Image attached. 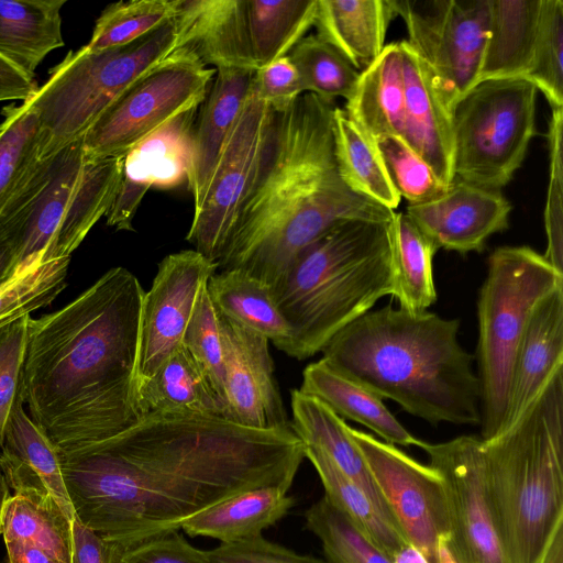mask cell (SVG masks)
<instances>
[{
	"instance_id": "cell-1",
	"label": "cell",
	"mask_w": 563,
	"mask_h": 563,
	"mask_svg": "<svg viewBox=\"0 0 563 563\" xmlns=\"http://www.w3.org/2000/svg\"><path fill=\"white\" fill-rule=\"evenodd\" d=\"M305 450L291 422L263 430L220 417L148 413L109 439L58 453L75 516L125 549L179 531L241 492L289 490Z\"/></svg>"
},
{
	"instance_id": "cell-2",
	"label": "cell",
	"mask_w": 563,
	"mask_h": 563,
	"mask_svg": "<svg viewBox=\"0 0 563 563\" xmlns=\"http://www.w3.org/2000/svg\"><path fill=\"white\" fill-rule=\"evenodd\" d=\"M143 296L137 277L118 266L63 308L30 317L24 402L59 453L109 439L141 417L135 374Z\"/></svg>"
},
{
	"instance_id": "cell-3",
	"label": "cell",
	"mask_w": 563,
	"mask_h": 563,
	"mask_svg": "<svg viewBox=\"0 0 563 563\" xmlns=\"http://www.w3.org/2000/svg\"><path fill=\"white\" fill-rule=\"evenodd\" d=\"M333 103L305 92L275 112L267 147L218 261L274 289L297 256L347 220L391 221L396 211L354 192L334 156Z\"/></svg>"
},
{
	"instance_id": "cell-4",
	"label": "cell",
	"mask_w": 563,
	"mask_h": 563,
	"mask_svg": "<svg viewBox=\"0 0 563 563\" xmlns=\"http://www.w3.org/2000/svg\"><path fill=\"white\" fill-rule=\"evenodd\" d=\"M459 330V319L389 305L343 328L322 358L429 423L479 424V380Z\"/></svg>"
},
{
	"instance_id": "cell-5",
	"label": "cell",
	"mask_w": 563,
	"mask_h": 563,
	"mask_svg": "<svg viewBox=\"0 0 563 563\" xmlns=\"http://www.w3.org/2000/svg\"><path fill=\"white\" fill-rule=\"evenodd\" d=\"M481 441L486 492L507 563H542L563 531V371L516 423Z\"/></svg>"
},
{
	"instance_id": "cell-6",
	"label": "cell",
	"mask_w": 563,
	"mask_h": 563,
	"mask_svg": "<svg viewBox=\"0 0 563 563\" xmlns=\"http://www.w3.org/2000/svg\"><path fill=\"white\" fill-rule=\"evenodd\" d=\"M391 222L344 221L297 256L274 289L291 330L288 356L302 361L321 352L343 328L393 295Z\"/></svg>"
},
{
	"instance_id": "cell-7",
	"label": "cell",
	"mask_w": 563,
	"mask_h": 563,
	"mask_svg": "<svg viewBox=\"0 0 563 563\" xmlns=\"http://www.w3.org/2000/svg\"><path fill=\"white\" fill-rule=\"evenodd\" d=\"M123 161L87 158L80 137L37 162L21 188V210L9 231L20 268L71 256L110 210Z\"/></svg>"
},
{
	"instance_id": "cell-8",
	"label": "cell",
	"mask_w": 563,
	"mask_h": 563,
	"mask_svg": "<svg viewBox=\"0 0 563 563\" xmlns=\"http://www.w3.org/2000/svg\"><path fill=\"white\" fill-rule=\"evenodd\" d=\"M344 110L374 143L395 137L443 184L454 180L452 107L435 74L407 41L385 45L360 74Z\"/></svg>"
},
{
	"instance_id": "cell-9",
	"label": "cell",
	"mask_w": 563,
	"mask_h": 563,
	"mask_svg": "<svg viewBox=\"0 0 563 563\" xmlns=\"http://www.w3.org/2000/svg\"><path fill=\"white\" fill-rule=\"evenodd\" d=\"M179 48L175 16L141 38L118 47L68 52L27 101L41 124L38 161L82 137L134 82Z\"/></svg>"
},
{
	"instance_id": "cell-10",
	"label": "cell",
	"mask_w": 563,
	"mask_h": 563,
	"mask_svg": "<svg viewBox=\"0 0 563 563\" xmlns=\"http://www.w3.org/2000/svg\"><path fill=\"white\" fill-rule=\"evenodd\" d=\"M561 286L563 274L529 246H501L489 255L477 299L482 440L504 423L515 354L533 308Z\"/></svg>"
},
{
	"instance_id": "cell-11",
	"label": "cell",
	"mask_w": 563,
	"mask_h": 563,
	"mask_svg": "<svg viewBox=\"0 0 563 563\" xmlns=\"http://www.w3.org/2000/svg\"><path fill=\"white\" fill-rule=\"evenodd\" d=\"M537 88L525 78L478 81L452 108L454 179L499 190L536 135Z\"/></svg>"
},
{
	"instance_id": "cell-12",
	"label": "cell",
	"mask_w": 563,
	"mask_h": 563,
	"mask_svg": "<svg viewBox=\"0 0 563 563\" xmlns=\"http://www.w3.org/2000/svg\"><path fill=\"white\" fill-rule=\"evenodd\" d=\"M216 70L180 47L129 87L82 136L89 159L123 157L207 97Z\"/></svg>"
},
{
	"instance_id": "cell-13",
	"label": "cell",
	"mask_w": 563,
	"mask_h": 563,
	"mask_svg": "<svg viewBox=\"0 0 563 563\" xmlns=\"http://www.w3.org/2000/svg\"><path fill=\"white\" fill-rule=\"evenodd\" d=\"M406 24L407 42L454 103L478 81L489 0H387Z\"/></svg>"
},
{
	"instance_id": "cell-14",
	"label": "cell",
	"mask_w": 563,
	"mask_h": 563,
	"mask_svg": "<svg viewBox=\"0 0 563 563\" xmlns=\"http://www.w3.org/2000/svg\"><path fill=\"white\" fill-rule=\"evenodd\" d=\"M275 112L253 91L220 156L210 187L194 213L186 240L218 264L261 167Z\"/></svg>"
},
{
	"instance_id": "cell-15",
	"label": "cell",
	"mask_w": 563,
	"mask_h": 563,
	"mask_svg": "<svg viewBox=\"0 0 563 563\" xmlns=\"http://www.w3.org/2000/svg\"><path fill=\"white\" fill-rule=\"evenodd\" d=\"M384 498L388 511L408 543L430 563H438V543L450 537V517L439 473L396 445L350 427Z\"/></svg>"
},
{
	"instance_id": "cell-16",
	"label": "cell",
	"mask_w": 563,
	"mask_h": 563,
	"mask_svg": "<svg viewBox=\"0 0 563 563\" xmlns=\"http://www.w3.org/2000/svg\"><path fill=\"white\" fill-rule=\"evenodd\" d=\"M429 465L442 478L450 517L449 548L461 563H507L488 500L481 438L424 442Z\"/></svg>"
},
{
	"instance_id": "cell-17",
	"label": "cell",
	"mask_w": 563,
	"mask_h": 563,
	"mask_svg": "<svg viewBox=\"0 0 563 563\" xmlns=\"http://www.w3.org/2000/svg\"><path fill=\"white\" fill-rule=\"evenodd\" d=\"M218 264L196 250L165 256L144 291L135 386L181 345L185 330Z\"/></svg>"
},
{
	"instance_id": "cell-18",
	"label": "cell",
	"mask_w": 563,
	"mask_h": 563,
	"mask_svg": "<svg viewBox=\"0 0 563 563\" xmlns=\"http://www.w3.org/2000/svg\"><path fill=\"white\" fill-rule=\"evenodd\" d=\"M220 324L225 419L263 430L289 426L274 374L269 341L221 314Z\"/></svg>"
},
{
	"instance_id": "cell-19",
	"label": "cell",
	"mask_w": 563,
	"mask_h": 563,
	"mask_svg": "<svg viewBox=\"0 0 563 563\" xmlns=\"http://www.w3.org/2000/svg\"><path fill=\"white\" fill-rule=\"evenodd\" d=\"M510 202L499 190L454 179L444 194L408 205L406 213L437 249L482 252L488 238L508 229Z\"/></svg>"
},
{
	"instance_id": "cell-20",
	"label": "cell",
	"mask_w": 563,
	"mask_h": 563,
	"mask_svg": "<svg viewBox=\"0 0 563 563\" xmlns=\"http://www.w3.org/2000/svg\"><path fill=\"white\" fill-rule=\"evenodd\" d=\"M195 111L170 121L124 156L121 183L106 216L109 227L132 231V220L151 187L172 188L186 179Z\"/></svg>"
},
{
	"instance_id": "cell-21",
	"label": "cell",
	"mask_w": 563,
	"mask_h": 563,
	"mask_svg": "<svg viewBox=\"0 0 563 563\" xmlns=\"http://www.w3.org/2000/svg\"><path fill=\"white\" fill-rule=\"evenodd\" d=\"M562 367L563 286L544 296L530 314L515 354L507 410L499 432L520 419Z\"/></svg>"
},
{
	"instance_id": "cell-22",
	"label": "cell",
	"mask_w": 563,
	"mask_h": 563,
	"mask_svg": "<svg viewBox=\"0 0 563 563\" xmlns=\"http://www.w3.org/2000/svg\"><path fill=\"white\" fill-rule=\"evenodd\" d=\"M179 48L191 49L210 68L256 71L245 0H175Z\"/></svg>"
},
{
	"instance_id": "cell-23",
	"label": "cell",
	"mask_w": 563,
	"mask_h": 563,
	"mask_svg": "<svg viewBox=\"0 0 563 563\" xmlns=\"http://www.w3.org/2000/svg\"><path fill=\"white\" fill-rule=\"evenodd\" d=\"M254 74L238 68L216 69L214 81L192 133L187 165L194 213L203 203L224 145L251 93Z\"/></svg>"
},
{
	"instance_id": "cell-24",
	"label": "cell",
	"mask_w": 563,
	"mask_h": 563,
	"mask_svg": "<svg viewBox=\"0 0 563 563\" xmlns=\"http://www.w3.org/2000/svg\"><path fill=\"white\" fill-rule=\"evenodd\" d=\"M0 449V470L14 494L52 498L73 520L59 453L23 406L13 411Z\"/></svg>"
},
{
	"instance_id": "cell-25",
	"label": "cell",
	"mask_w": 563,
	"mask_h": 563,
	"mask_svg": "<svg viewBox=\"0 0 563 563\" xmlns=\"http://www.w3.org/2000/svg\"><path fill=\"white\" fill-rule=\"evenodd\" d=\"M3 563H71V519L48 497L14 494L2 531Z\"/></svg>"
},
{
	"instance_id": "cell-26",
	"label": "cell",
	"mask_w": 563,
	"mask_h": 563,
	"mask_svg": "<svg viewBox=\"0 0 563 563\" xmlns=\"http://www.w3.org/2000/svg\"><path fill=\"white\" fill-rule=\"evenodd\" d=\"M298 389L321 400L342 419L365 426L387 443L420 449L424 443L397 420L380 396L345 376L323 358L306 366Z\"/></svg>"
},
{
	"instance_id": "cell-27",
	"label": "cell",
	"mask_w": 563,
	"mask_h": 563,
	"mask_svg": "<svg viewBox=\"0 0 563 563\" xmlns=\"http://www.w3.org/2000/svg\"><path fill=\"white\" fill-rule=\"evenodd\" d=\"M394 18L387 0H318L313 25L319 38L362 73L384 49Z\"/></svg>"
},
{
	"instance_id": "cell-28",
	"label": "cell",
	"mask_w": 563,
	"mask_h": 563,
	"mask_svg": "<svg viewBox=\"0 0 563 563\" xmlns=\"http://www.w3.org/2000/svg\"><path fill=\"white\" fill-rule=\"evenodd\" d=\"M290 406L291 427L301 441L320 449L395 523L345 420L321 400L299 389L291 390Z\"/></svg>"
},
{
	"instance_id": "cell-29",
	"label": "cell",
	"mask_w": 563,
	"mask_h": 563,
	"mask_svg": "<svg viewBox=\"0 0 563 563\" xmlns=\"http://www.w3.org/2000/svg\"><path fill=\"white\" fill-rule=\"evenodd\" d=\"M140 416L178 413L225 419V405L202 369L180 345L148 378L135 386Z\"/></svg>"
},
{
	"instance_id": "cell-30",
	"label": "cell",
	"mask_w": 563,
	"mask_h": 563,
	"mask_svg": "<svg viewBox=\"0 0 563 563\" xmlns=\"http://www.w3.org/2000/svg\"><path fill=\"white\" fill-rule=\"evenodd\" d=\"M541 4L542 0H489L478 81L526 78L538 37Z\"/></svg>"
},
{
	"instance_id": "cell-31",
	"label": "cell",
	"mask_w": 563,
	"mask_h": 563,
	"mask_svg": "<svg viewBox=\"0 0 563 563\" xmlns=\"http://www.w3.org/2000/svg\"><path fill=\"white\" fill-rule=\"evenodd\" d=\"M288 490L274 485L241 492L203 511L181 526L190 537H207L233 543L262 536L284 518L295 500Z\"/></svg>"
},
{
	"instance_id": "cell-32",
	"label": "cell",
	"mask_w": 563,
	"mask_h": 563,
	"mask_svg": "<svg viewBox=\"0 0 563 563\" xmlns=\"http://www.w3.org/2000/svg\"><path fill=\"white\" fill-rule=\"evenodd\" d=\"M66 0H0V56L33 78L42 60L64 46Z\"/></svg>"
},
{
	"instance_id": "cell-33",
	"label": "cell",
	"mask_w": 563,
	"mask_h": 563,
	"mask_svg": "<svg viewBox=\"0 0 563 563\" xmlns=\"http://www.w3.org/2000/svg\"><path fill=\"white\" fill-rule=\"evenodd\" d=\"M207 288L221 316L265 336L287 354L291 330L269 285L241 269H222L210 277Z\"/></svg>"
},
{
	"instance_id": "cell-34",
	"label": "cell",
	"mask_w": 563,
	"mask_h": 563,
	"mask_svg": "<svg viewBox=\"0 0 563 563\" xmlns=\"http://www.w3.org/2000/svg\"><path fill=\"white\" fill-rule=\"evenodd\" d=\"M334 156L343 181L356 194L393 211L400 202L376 144L350 118L334 107Z\"/></svg>"
},
{
	"instance_id": "cell-35",
	"label": "cell",
	"mask_w": 563,
	"mask_h": 563,
	"mask_svg": "<svg viewBox=\"0 0 563 563\" xmlns=\"http://www.w3.org/2000/svg\"><path fill=\"white\" fill-rule=\"evenodd\" d=\"M394 292L399 308L427 311L437 300L433 278L434 243L406 212H395L391 222Z\"/></svg>"
},
{
	"instance_id": "cell-36",
	"label": "cell",
	"mask_w": 563,
	"mask_h": 563,
	"mask_svg": "<svg viewBox=\"0 0 563 563\" xmlns=\"http://www.w3.org/2000/svg\"><path fill=\"white\" fill-rule=\"evenodd\" d=\"M318 0H245L249 40L257 70L289 54L313 25Z\"/></svg>"
},
{
	"instance_id": "cell-37",
	"label": "cell",
	"mask_w": 563,
	"mask_h": 563,
	"mask_svg": "<svg viewBox=\"0 0 563 563\" xmlns=\"http://www.w3.org/2000/svg\"><path fill=\"white\" fill-rule=\"evenodd\" d=\"M305 445L306 459L317 471L324 495L391 561L394 553L408 543L397 526L320 449Z\"/></svg>"
},
{
	"instance_id": "cell-38",
	"label": "cell",
	"mask_w": 563,
	"mask_h": 563,
	"mask_svg": "<svg viewBox=\"0 0 563 563\" xmlns=\"http://www.w3.org/2000/svg\"><path fill=\"white\" fill-rule=\"evenodd\" d=\"M0 123V211L38 162L41 124L27 102L2 109Z\"/></svg>"
},
{
	"instance_id": "cell-39",
	"label": "cell",
	"mask_w": 563,
	"mask_h": 563,
	"mask_svg": "<svg viewBox=\"0 0 563 563\" xmlns=\"http://www.w3.org/2000/svg\"><path fill=\"white\" fill-rule=\"evenodd\" d=\"M305 92L333 103L338 97L350 99L360 71L333 46L317 35L302 37L289 52Z\"/></svg>"
},
{
	"instance_id": "cell-40",
	"label": "cell",
	"mask_w": 563,
	"mask_h": 563,
	"mask_svg": "<svg viewBox=\"0 0 563 563\" xmlns=\"http://www.w3.org/2000/svg\"><path fill=\"white\" fill-rule=\"evenodd\" d=\"M305 521L328 563H393L325 495L307 509Z\"/></svg>"
},
{
	"instance_id": "cell-41",
	"label": "cell",
	"mask_w": 563,
	"mask_h": 563,
	"mask_svg": "<svg viewBox=\"0 0 563 563\" xmlns=\"http://www.w3.org/2000/svg\"><path fill=\"white\" fill-rule=\"evenodd\" d=\"M176 15L175 0H130L107 5L84 46L98 52L132 43Z\"/></svg>"
},
{
	"instance_id": "cell-42",
	"label": "cell",
	"mask_w": 563,
	"mask_h": 563,
	"mask_svg": "<svg viewBox=\"0 0 563 563\" xmlns=\"http://www.w3.org/2000/svg\"><path fill=\"white\" fill-rule=\"evenodd\" d=\"M70 257L21 267L0 286V328L49 305L65 288Z\"/></svg>"
},
{
	"instance_id": "cell-43",
	"label": "cell",
	"mask_w": 563,
	"mask_h": 563,
	"mask_svg": "<svg viewBox=\"0 0 563 563\" xmlns=\"http://www.w3.org/2000/svg\"><path fill=\"white\" fill-rule=\"evenodd\" d=\"M563 1L542 0L538 37L525 79L548 99L552 109L563 107Z\"/></svg>"
},
{
	"instance_id": "cell-44",
	"label": "cell",
	"mask_w": 563,
	"mask_h": 563,
	"mask_svg": "<svg viewBox=\"0 0 563 563\" xmlns=\"http://www.w3.org/2000/svg\"><path fill=\"white\" fill-rule=\"evenodd\" d=\"M181 345L197 362L216 394L225 405L220 314L209 296L208 288L200 296L185 330Z\"/></svg>"
},
{
	"instance_id": "cell-45",
	"label": "cell",
	"mask_w": 563,
	"mask_h": 563,
	"mask_svg": "<svg viewBox=\"0 0 563 563\" xmlns=\"http://www.w3.org/2000/svg\"><path fill=\"white\" fill-rule=\"evenodd\" d=\"M388 176L398 192L409 203L432 200L449 188L432 169L402 142L386 137L375 142Z\"/></svg>"
},
{
	"instance_id": "cell-46",
	"label": "cell",
	"mask_w": 563,
	"mask_h": 563,
	"mask_svg": "<svg viewBox=\"0 0 563 563\" xmlns=\"http://www.w3.org/2000/svg\"><path fill=\"white\" fill-rule=\"evenodd\" d=\"M30 314L0 328V448L13 411L24 404L23 363Z\"/></svg>"
},
{
	"instance_id": "cell-47",
	"label": "cell",
	"mask_w": 563,
	"mask_h": 563,
	"mask_svg": "<svg viewBox=\"0 0 563 563\" xmlns=\"http://www.w3.org/2000/svg\"><path fill=\"white\" fill-rule=\"evenodd\" d=\"M562 108L552 109L549 129L550 143V187L545 209L548 247L545 260L563 274L562 240Z\"/></svg>"
},
{
	"instance_id": "cell-48",
	"label": "cell",
	"mask_w": 563,
	"mask_h": 563,
	"mask_svg": "<svg viewBox=\"0 0 563 563\" xmlns=\"http://www.w3.org/2000/svg\"><path fill=\"white\" fill-rule=\"evenodd\" d=\"M252 91L274 112L286 110L305 93L299 74L288 55L256 70Z\"/></svg>"
},
{
	"instance_id": "cell-49",
	"label": "cell",
	"mask_w": 563,
	"mask_h": 563,
	"mask_svg": "<svg viewBox=\"0 0 563 563\" xmlns=\"http://www.w3.org/2000/svg\"><path fill=\"white\" fill-rule=\"evenodd\" d=\"M115 563L213 562L207 551L194 547L179 531H174L123 549Z\"/></svg>"
},
{
	"instance_id": "cell-50",
	"label": "cell",
	"mask_w": 563,
	"mask_h": 563,
	"mask_svg": "<svg viewBox=\"0 0 563 563\" xmlns=\"http://www.w3.org/2000/svg\"><path fill=\"white\" fill-rule=\"evenodd\" d=\"M207 553L213 563H328L325 560L299 554L266 540L263 536L220 543Z\"/></svg>"
},
{
	"instance_id": "cell-51",
	"label": "cell",
	"mask_w": 563,
	"mask_h": 563,
	"mask_svg": "<svg viewBox=\"0 0 563 563\" xmlns=\"http://www.w3.org/2000/svg\"><path fill=\"white\" fill-rule=\"evenodd\" d=\"M123 548L106 540L76 516L71 520V563H115Z\"/></svg>"
},
{
	"instance_id": "cell-52",
	"label": "cell",
	"mask_w": 563,
	"mask_h": 563,
	"mask_svg": "<svg viewBox=\"0 0 563 563\" xmlns=\"http://www.w3.org/2000/svg\"><path fill=\"white\" fill-rule=\"evenodd\" d=\"M35 79L25 76L0 56V101L30 100L37 91Z\"/></svg>"
},
{
	"instance_id": "cell-53",
	"label": "cell",
	"mask_w": 563,
	"mask_h": 563,
	"mask_svg": "<svg viewBox=\"0 0 563 563\" xmlns=\"http://www.w3.org/2000/svg\"><path fill=\"white\" fill-rule=\"evenodd\" d=\"M20 269L15 252L0 230V286L12 278Z\"/></svg>"
},
{
	"instance_id": "cell-54",
	"label": "cell",
	"mask_w": 563,
	"mask_h": 563,
	"mask_svg": "<svg viewBox=\"0 0 563 563\" xmlns=\"http://www.w3.org/2000/svg\"><path fill=\"white\" fill-rule=\"evenodd\" d=\"M393 563H430L426 555L410 543L399 548L391 558Z\"/></svg>"
},
{
	"instance_id": "cell-55",
	"label": "cell",
	"mask_w": 563,
	"mask_h": 563,
	"mask_svg": "<svg viewBox=\"0 0 563 563\" xmlns=\"http://www.w3.org/2000/svg\"><path fill=\"white\" fill-rule=\"evenodd\" d=\"M542 563H563V531L552 541Z\"/></svg>"
},
{
	"instance_id": "cell-56",
	"label": "cell",
	"mask_w": 563,
	"mask_h": 563,
	"mask_svg": "<svg viewBox=\"0 0 563 563\" xmlns=\"http://www.w3.org/2000/svg\"><path fill=\"white\" fill-rule=\"evenodd\" d=\"M449 537L443 536L438 543V563H459L448 544Z\"/></svg>"
},
{
	"instance_id": "cell-57",
	"label": "cell",
	"mask_w": 563,
	"mask_h": 563,
	"mask_svg": "<svg viewBox=\"0 0 563 563\" xmlns=\"http://www.w3.org/2000/svg\"><path fill=\"white\" fill-rule=\"evenodd\" d=\"M9 485L5 481V477L0 470V534L2 531V521L4 516V510L8 504V500L10 499L11 495L9 493Z\"/></svg>"
},
{
	"instance_id": "cell-58",
	"label": "cell",
	"mask_w": 563,
	"mask_h": 563,
	"mask_svg": "<svg viewBox=\"0 0 563 563\" xmlns=\"http://www.w3.org/2000/svg\"><path fill=\"white\" fill-rule=\"evenodd\" d=\"M455 559H456V558H455ZM457 562H459V561H457ZM459 563H461V562H459Z\"/></svg>"
}]
</instances>
